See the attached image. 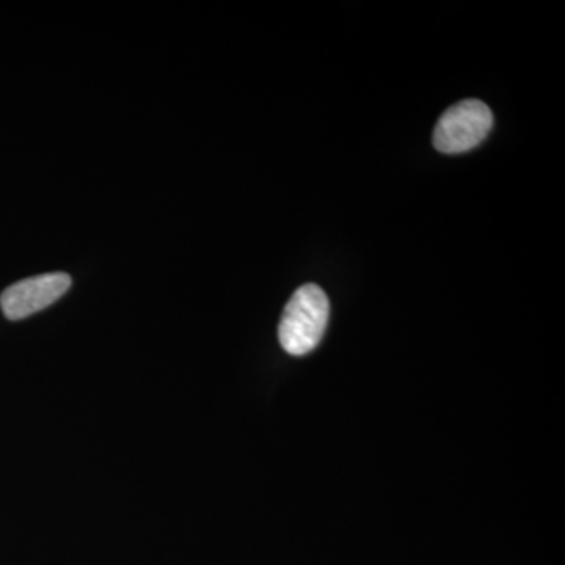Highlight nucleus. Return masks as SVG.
<instances>
[{"label":"nucleus","instance_id":"obj_1","mask_svg":"<svg viewBox=\"0 0 565 565\" xmlns=\"http://www.w3.org/2000/svg\"><path fill=\"white\" fill-rule=\"evenodd\" d=\"M329 297L315 282L300 286L282 311L278 326L281 348L291 355L302 356L321 343L329 323Z\"/></svg>","mask_w":565,"mask_h":565},{"label":"nucleus","instance_id":"obj_2","mask_svg":"<svg viewBox=\"0 0 565 565\" xmlns=\"http://www.w3.org/2000/svg\"><path fill=\"white\" fill-rule=\"evenodd\" d=\"M493 128L489 106L478 99H467L449 107L434 129V147L445 154L473 150Z\"/></svg>","mask_w":565,"mask_h":565},{"label":"nucleus","instance_id":"obj_3","mask_svg":"<svg viewBox=\"0 0 565 565\" xmlns=\"http://www.w3.org/2000/svg\"><path fill=\"white\" fill-rule=\"evenodd\" d=\"M70 288L68 274L39 275L7 288L0 296V308L10 321H21L57 302Z\"/></svg>","mask_w":565,"mask_h":565}]
</instances>
